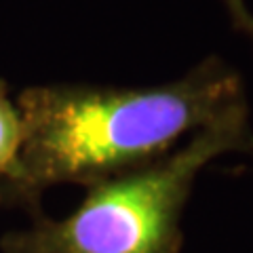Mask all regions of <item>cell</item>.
<instances>
[{
    "instance_id": "cell-1",
    "label": "cell",
    "mask_w": 253,
    "mask_h": 253,
    "mask_svg": "<svg viewBox=\"0 0 253 253\" xmlns=\"http://www.w3.org/2000/svg\"><path fill=\"white\" fill-rule=\"evenodd\" d=\"M23 141L4 203L38 213L44 190L95 186L167 156L192 133L247 106L239 70L207 57L152 86L34 84L15 99Z\"/></svg>"
},
{
    "instance_id": "cell-2",
    "label": "cell",
    "mask_w": 253,
    "mask_h": 253,
    "mask_svg": "<svg viewBox=\"0 0 253 253\" xmlns=\"http://www.w3.org/2000/svg\"><path fill=\"white\" fill-rule=\"evenodd\" d=\"M228 152L253 156L247 106L192 133L156 163L89 186L70 215L34 213L28 228L0 236V253H179L194 181Z\"/></svg>"
},
{
    "instance_id": "cell-3",
    "label": "cell",
    "mask_w": 253,
    "mask_h": 253,
    "mask_svg": "<svg viewBox=\"0 0 253 253\" xmlns=\"http://www.w3.org/2000/svg\"><path fill=\"white\" fill-rule=\"evenodd\" d=\"M23 141L21 114L15 99L9 95V84L0 81V205L19 169Z\"/></svg>"
},
{
    "instance_id": "cell-4",
    "label": "cell",
    "mask_w": 253,
    "mask_h": 253,
    "mask_svg": "<svg viewBox=\"0 0 253 253\" xmlns=\"http://www.w3.org/2000/svg\"><path fill=\"white\" fill-rule=\"evenodd\" d=\"M221 2H224L228 15H230L234 28L243 32L253 42V13L247 6V0H221Z\"/></svg>"
}]
</instances>
